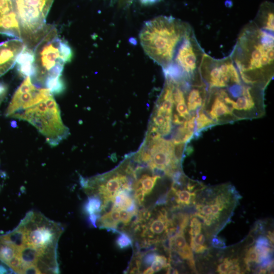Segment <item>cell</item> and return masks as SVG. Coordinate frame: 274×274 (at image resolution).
<instances>
[{"mask_svg":"<svg viewBox=\"0 0 274 274\" xmlns=\"http://www.w3.org/2000/svg\"><path fill=\"white\" fill-rule=\"evenodd\" d=\"M120 222L119 210L112 209L100 216L96 222L100 228H106L113 231L117 230V225Z\"/></svg>","mask_w":274,"mask_h":274,"instance_id":"cell-12","label":"cell"},{"mask_svg":"<svg viewBox=\"0 0 274 274\" xmlns=\"http://www.w3.org/2000/svg\"><path fill=\"white\" fill-rule=\"evenodd\" d=\"M26 45L32 44L46 26V20L54 0H13Z\"/></svg>","mask_w":274,"mask_h":274,"instance_id":"cell-6","label":"cell"},{"mask_svg":"<svg viewBox=\"0 0 274 274\" xmlns=\"http://www.w3.org/2000/svg\"><path fill=\"white\" fill-rule=\"evenodd\" d=\"M156 254V253L151 252L145 255L143 258L144 264L147 266L150 265L154 261Z\"/></svg>","mask_w":274,"mask_h":274,"instance_id":"cell-23","label":"cell"},{"mask_svg":"<svg viewBox=\"0 0 274 274\" xmlns=\"http://www.w3.org/2000/svg\"><path fill=\"white\" fill-rule=\"evenodd\" d=\"M160 178V176L158 175L150 176L148 175H144L133 183V189H140L146 196L152 191L156 181Z\"/></svg>","mask_w":274,"mask_h":274,"instance_id":"cell-13","label":"cell"},{"mask_svg":"<svg viewBox=\"0 0 274 274\" xmlns=\"http://www.w3.org/2000/svg\"><path fill=\"white\" fill-rule=\"evenodd\" d=\"M167 213L165 209L162 208L158 211L156 218L150 219L147 225H142L143 230L142 235L145 237L147 236L149 238H154L156 236L159 241V235L163 234L165 236L169 223Z\"/></svg>","mask_w":274,"mask_h":274,"instance_id":"cell-10","label":"cell"},{"mask_svg":"<svg viewBox=\"0 0 274 274\" xmlns=\"http://www.w3.org/2000/svg\"><path fill=\"white\" fill-rule=\"evenodd\" d=\"M119 235L116 239L117 246L121 249L128 248L132 245V241L126 233L119 232Z\"/></svg>","mask_w":274,"mask_h":274,"instance_id":"cell-16","label":"cell"},{"mask_svg":"<svg viewBox=\"0 0 274 274\" xmlns=\"http://www.w3.org/2000/svg\"><path fill=\"white\" fill-rule=\"evenodd\" d=\"M215 122L210 119L203 112L202 110L199 111L195 117V124L196 130L201 129L207 126L214 124Z\"/></svg>","mask_w":274,"mask_h":274,"instance_id":"cell-15","label":"cell"},{"mask_svg":"<svg viewBox=\"0 0 274 274\" xmlns=\"http://www.w3.org/2000/svg\"><path fill=\"white\" fill-rule=\"evenodd\" d=\"M41 87H37L32 82L30 77L27 76L15 91L5 112L7 117L14 116L23 110L35 101Z\"/></svg>","mask_w":274,"mask_h":274,"instance_id":"cell-7","label":"cell"},{"mask_svg":"<svg viewBox=\"0 0 274 274\" xmlns=\"http://www.w3.org/2000/svg\"><path fill=\"white\" fill-rule=\"evenodd\" d=\"M267 237L269 241V242L271 243V244L273 245V232L268 231L267 234Z\"/></svg>","mask_w":274,"mask_h":274,"instance_id":"cell-32","label":"cell"},{"mask_svg":"<svg viewBox=\"0 0 274 274\" xmlns=\"http://www.w3.org/2000/svg\"><path fill=\"white\" fill-rule=\"evenodd\" d=\"M193 31L187 22L160 16L145 22L140 40L146 54L164 70L172 63L183 41Z\"/></svg>","mask_w":274,"mask_h":274,"instance_id":"cell-4","label":"cell"},{"mask_svg":"<svg viewBox=\"0 0 274 274\" xmlns=\"http://www.w3.org/2000/svg\"><path fill=\"white\" fill-rule=\"evenodd\" d=\"M232 263V259L225 258L223 260V262L219 264L217 268V271L221 274H226Z\"/></svg>","mask_w":274,"mask_h":274,"instance_id":"cell-18","label":"cell"},{"mask_svg":"<svg viewBox=\"0 0 274 274\" xmlns=\"http://www.w3.org/2000/svg\"><path fill=\"white\" fill-rule=\"evenodd\" d=\"M167 202V194L161 195L158 200L157 201L156 204L158 206L165 204Z\"/></svg>","mask_w":274,"mask_h":274,"instance_id":"cell-28","label":"cell"},{"mask_svg":"<svg viewBox=\"0 0 274 274\" xmlns=\"http://www.w3.org/2000/svg\"><path fill=\"white\" fill-rule=\"evenodd\" d=\"M60 223L30 211L13 230L0 233V261L16 273H58Z\"/></svg>","mask_w":274,"mask_h":274,"instance_id":"cell-1","label":"cell"},{"mask_svg":"<svg viewBox=\"0 0 274 274\" xmlns=\"http://www.w3.org/2000/svg\"><path fill=\"white\" fill-rule=\"evenodd\" d=\"M8 89V86L5 83L0 82V105L7 95Z\"/></svg>","mask_w":274,"mask_h":274,"instance_id":"cell-25","label":"cell"},{"mask_svg":"<svg viewBox=\"0 0 274 274\" xmlns=\"http://www.w3.org/2000/svg\"><path fill=\"white\" fill-rule=\"evenodd\" d=\"M274 15L258 11L241 30L230 56L243 81L264 89L272 79L274 64Z\"/></svg>","mask_w":274,"mask_h":274,"instance_id":"cell-2","label":"cell"},{"mask_svg":"<svg viewBox=\"0 0 274 274\" xmlns=\"http://www.w3.org/2000/svg\"><path fill=\"white\" fill-rule=\"evenodd\" d=\"M0 34L24 41L13 0H0Z\"/></svg>","mask_w":274,"mask_h":274,"instance_id":"cell-8","label":"cell"},{"mask_svg":"<svg viewBox=\"0 0 274 274\" xmlns=\"http://www.w3.org/2000/svg\"><path fill=\"white\" fill-rule=\"evenodd\" d=\"M190 241L196 245H203L205 243V237L203 234L199 233L193 237H191Z\"/></svg>","mask_w":274,"mask_h":274,"instance_id":"cell-24","label":"cell"},{"mask_svg":"<svg viewBox=\"0 0 274 274\" xmlns=\"http://www.w3.org/2000/svg\"><path fill=\"white\" fill-rule=\"evenodd\" d=\"M211 243L212 246L215 248H223L225 245L222 239L216 236L213 238Z\"/></svg>","mask_w":274,"mask_h":274,"instance_id":"cell-27","label":"cell"},{"mask_svg":"<svg viewBox=\"0 0 274 274\" xmlns=\"http://www.w3.org/2000/svg\"><path fill=\"white\" fill-rule=\"evenodd\" d=\"M33 83L49 89L52 93L61 92L60 77L73 53L68 43L58 35L54 26H46L35 44L33 51Z\"/></svg>","mask_w":274,"mask_h":274,"instance_id":"cell-3","label":"cell"},{"mask_svg":"<svg viewBox=\"0 0 274 274\" xmlns=\"http://www.w3.org/2000/svg\"><path fill=\"white\" fill-rule=\"evenodd\" d=\"M258 260V254L254 247H252L248 249L246 252L244 262H254L257 263Z\"/></svg>","mask_w":274,"mask_h":274,"instance_id":"cell-19","label":"cell"},{"mask_svg":"<svg viewBox=\"0 0 274 274\" xmlns=\"http://www.w3.org/2000/svg\"><path fill=\"white\" fill-rule=\"evenodd\" d=\"M190 248L196 253H203L208 250L207 245H196L192 241H190Z\"/></svg>","mask_w":274,"mask_h":274,"instance_id":"cell-22","label":"cell"},{"mask_svg":"<svg viewBox=\"0 0 274 274\" xmlns=\"http://www.w3.org/2000/svg\"><path fill=\"white\" fill-rule=\"evenodd\" d=\"M141 3L145 5H152L157 2L159 0H140Z\"/></svg>","mask_w":274,"mask_h":274,"instance_id":"cell-29","label":"cell"},{"mask_svg":"<svg viewBox=\"0 0 274 274\" xmlns=\"http://www.w3.org/2000/svg\"><path fill=\"white\" fill-rule=\"evenodd\" d=\"M24 46L23 41L17 38L0 43V77L14 66Z\"/></svg>","mask_w":274,"mask_h":274,"instance_id":"cell-9","label":"cell"},{"mask_svg":"<svg viewBox=\"0 0 274 274\" xmlns=\"http://www.w3.org/2000/svg\"><path fill=\"white\" fill-rule=\"evenodd\" d=\"M175 194L176 203L181 207L195 203L196 194L194 192L179 189L175 191Z\"/></svg>","mask_w":274,"mask_h":274,"instance_id":"cell-14","label":"cell"},{"mask_svg":"<svg viewBox=\"0 0 274 274\" xmlns=\"http://www.w3.org/2000/svg\"><path fill=\"white\" fill-rule=\"evenodd\" d=\"M6 271H7L6 269L3 266H0V273H3Z\"/></svg>","mask_w":274,"mask_h":274,"instance_id":"cell-34","label":"cell"},{"mask_svg":"<svg viewBox=\"0 0 274 274\" xmlns=\"http://www.w3.org/2000/svg\"><path fill=\"white\" fill-rule=\"evenodd\" d=\"M13 118L32 125L52 146L58 145L70 134L69 129L62 121L59 106L53 94L31 104Z\"/></svg>","mask_w":274,"mask_h":274,"instance_id":"cell-5","label":"cell"},{"mask_svg":"<svg viewBox=\"0 0 274 274\" xmlns=\"http://www.w3.org/2000/svg\"><path fill=\"white\" fill-rule=\"evenodd\" d=\"M119 212L120 222L125 225H128L134 215L125 209L119 210Z\"/></svg>","mask_w":274,"mask_h":274,"instance_id":"cell-20","label":"cell"},{"mask_svg":"<svg viewBox=\"0 0 274 274\" xmlns=\"http://www.w3.org/2000/svg\"><path fill=\"white\" fill-rule=\"evenodd\" d=\"M153 271H152V270L151 269V268H150V267H148L147 268H146L143 272V273H148V274H152V273H153Z\"/></svg>","mask_w":274,"mask_h":274,"instance_id":"cell-33","label":"cell"},{"mask_svg":"<svg viewBox=\"0 0 274 274\" xmlns=\"http://www.w3.org/2000/svg\"><path fill=\"white\" fill-rule=\"evenodd\" d=\"M190 230L189 231L190 237L200 233L201 231V223L199 219L193 215L190 216Z\"/></svg>","mask_w":274,"mask_h":274,"instance_id":"cell-17","label":"cell"},{"mask_svg":"<svg viewBox=\"0 0 274 274\" xmlns=\"http://www.w3.org/2000/svg\"><path fill=\"white\" fill-rule=\"evenodd\" d=\"M255 242V239L254 237L252 236V235H249L247 243V246L249 247L254 244Z\"/></svg>","mask_w":274,"mask_h":274,"instance_id":"cell-31","label":"cell"},{"mask_svg":"<svg viewBox=\"0 0 274 274\" xmlns=\"http://www.w3.org/2000/svg\"><path fill=\"white\" fill-rule=\"evenodd\" d=\"M188 264L189 267L194 271H196L194 259L187 260Z\"/></svg>","mask_w":274,"mask_h":274,"instance_id":"cell-30","label":"cell"},{"mask_svg":"<svg viewBox=\"0 0 274 274\" xmlns=\"http://www.w3.org/2000/svg\"><path fill=\"white\" fill-rule=\"evenodd\" d=\"M33 50L24 45L16 61L18 70L24 77H31L33 74Z\"/></svg>","mask_w":274,"mask_h":274,"instance_id":"cell-11","label":"cell"},{"mask_svg":"<svg viewBox=\"0 0 274 274\" xmlns=\"http://www.w3.org/2000/svg\"><path fill=\"white\" fill-rule=\"evenodd\" d=\"M176 252L183 260H189L194 259L192 250L189 245L182 250L178 251Z\"/></svg>","mask_w":274,"mask_h":274,"instance_id":"cell-21","label":"cell"},{"mask_svg":"<svg viewBox=\"0 0 274 274\" xmlns=\"http://www.w3.org/2000/svg\"><path fill=\"white\" fill-rule=\"evenodd\" d=\"M150 268L153 272H154L160 271L161 269L164 268V267L160 261L155 259L154 261L151 264Z\"/></svg>","mask_w":274,"mask_h":274,"instance_id":"cell-26","label":"cell"}]
</instances>
